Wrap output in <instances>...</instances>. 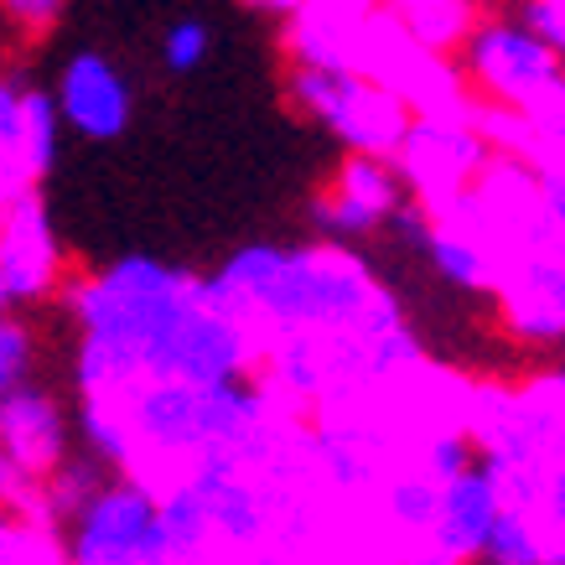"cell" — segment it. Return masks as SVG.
Masks as SVG:
<instances>
[{
	"mask_svg": "<svg viewBox=\"0 0 565 565\" xmlns=\"http://www.w3.org/2000/svg\"><path fill=\"white\" fill-rule=\"evenodd\" d=\"M78 394H109L140 379H213L249 374L259 363L255 332L203 286V275L125 255L73 291Z\"/></svg>",
	"mask_w": 565,
	"mask_h": 565,
	"instance_id": "6da1fadb",
	"label": "cell"
},
{
	"mask_svg": "<svg viewBox=\"0 0 565 565\" xmlns=\"http://www.w3.org/2000/svg\"><path fill=\"white\" fill-rule=\"evenodd\" d=\"M203 280L255 332V348L280 332L332 343L343 384L390 379L420 363V343L394 296L343 244H249Z\"/></svg>",
	"mask_w": 565,
	"mask_h": 565,
	"instance_id": "7a4b0ae2",
	"label": "cell"
},
{
	"mask_svg": "<svg viewBox=\"0 0 565 565\" xmlns=\"http://www.w3.org/2000/svg\"><path fill=\"white\" fill-rule=\"evenodd\" d=\"M275 426V390L249 369L213 384L188 379H140L109 394H84L78 436L94 457L130 472L151 488L156 467L167 462L177 482L203 451H239L255 462Z\"/></svg>",
	"mask_w": 565,
	"mask_h": 565,
	"instance_id": "3957f363",
	"label": "cell"
},
{
	"mask_svg": "<svg viewBox=\"0 0 565 565\" xmlns=\"http://www.w3.org/2000/svg\"><path fill=\"white\" fill-rule=\"evenodd\" d=\"M286 94H291V104L307 120L332 130L348 151H369V156H394L415 120L405 94L379 84L374 73H363L353 57L322 47H291Z\"/></svg>",
	"mask_w": 565,
	"mask_h": 565,
	"instance_id": "277c9868",
	"label": "cell"
},
{
	"mask_svg": "<svg viewBox=\"0 0 565 565\" xmlns=\"http://www.w3.org/2000/svg\"><path fill=\"white\" fill-rule=\"evenodd\" d=\"M451 57L462 84L509 120H534L565 94V57L550 52L519 17H478Z\"/></svg>",
	"mask_w": 565,
	"mask_h": 565,
	"instance_id": "5b68a950",
	"label": "cell"
},
{
	"mask_svg": "<svg viewBox=\"0 0 565 565\" xmlns=\"http://www.w3.org/2000/svg\"><path fill=\"white\" fill-rule=\"evenodd\" d=\"M57 530L68 565H177L156 493L130 472H109Z\"/></svg>",
	"mask_w": 565,
	"mask_h": 565,
	"instance_id": "8992f818",
	"label": "cell"
},
{
	"mask_svg": "<svg viewBox=\"0 0 565 565\" xmlns=\"http://www.w3.org/2000/svg\"><path fill=\"white\" fill-rule=\"evenodd\" d=\"M415 188L405 182L394 156L353 151L343 172L332 177L317 198H311V223L327 244H369L394 223V213L411 203Z\"/></svg>",
	"mask_w": 565,
	"mask_h": 565,
	"instance_id": "52a82bcc",
	"label": "cell"
},
{
	"mask_svg": "<svg viewBox=\"0 0 565 565\" xmlns=\"http://www.w3.org/2000/svg\"><path fill=\"white\" fill-rule=\"evenodd\" d=\"M488 156L493 151H488L482 130H472V125H462V120L415 115L405 140H399V151H394V161H399V172H405V182L415 188L420 203L451 213V203H457V198L472 188V177L488 167Z\"/></svg>",
	"mask_w": 565,
	"mask_h": 565,
	"instance_id": "ba28073f",
	"label": "cell"
},
{
	"mask_svg": "<svg viewBox=\"0 0 565 565\" xmlns=\"http://www.w3.org/2000/svg\"><path fill=\"white\" fill-rule=\"evenodd\" d=\"M503 503H509V478H503V467L488 446L478 441V457L457 472V478H446L436 488V519H430V550L446 555V561L467 565L478 555L482 534L493 530V519L503 514Z\"/></svg>",
	"mask_w": 565,
	"mask_h": 565,
	"instance_id": "9c48e42d",
	"label": "cell"
},
{
	"mask_svg": "<svg viewBox=\"0 0 565 565\" xmlns=\"http://www.w3.org/2000/svg\"><path fill=\"white\" fill-rule=\"evenodd\" d=\"M63 270V249L52 234V218L42 207V192H21L17 203L0 213V296L6 307H32L52 296Z\"/></svg>",
	"mask_w": 565,
	"mask_h": 565,
	"instance_id": "30bf717a",
	"label": "cell"
},
{
	"mask_svg": "<svg viewBox=\"0 0 565 565\" xmlns=\"http://www.w3.org/2000/svg\"><path fill=\"white\" fill-rule=\"evenodd\" d=\"M57 120L84 140H120L136 115V88L104 52H73L57 73Z\"/></svg>",
	"mask_w": 565,
	"mask_h": 565,
	"instance_id": "8fae6325",
	"label": "cell"
},
{
	"mask_svg": "<svg viewBox=\"0 0 565 565\" xmlns=\"http://www.w3.org/2000/svg\"><path fill=\"white\" fill-rule=\"evenodd\" d=\"M68 415L57 405V394H47L42 384H17L0 399V451L21 462L26 472L47 478L52 467L68 457Z\"/></svg>",
	"mask_w": 565,
	"mask_h": 565,
	"instance_id": "7c38bea8",
	"label": "cell"
},
{
	"mask_svg": "<svg viewBox=\"0 0 565 565\" xmlns=\"http://www.w3.org/2000/svg\"><path fill=\"white\" fill-rule=\"evenodd\" d=\"M379 17L426 57H451L478 21V0H384Z\"/></svg>",
	"mask_w": 565,
	"mask_h": 565,
	"instance_id": "4fadbf2b",
	"label": "cell"
},
{
	"mask_svg": "<svg viewBox=\"0 0 565 565\" xmlns=\"http://www.w3.org/2000/svg\"><path fill=\"white\" fill-rule=\"evenodd\" d=\"M545 561H561V540L545 530V519L534 514L530 503L509 498L467 565H545Z\"/></svg>",
	"mask_w": 565,
	"mask_h": 565,
	"instance_id": "5bb4252c",
	"label": "cell"
},
{
	"mask_svg": "<svg viewBox=\"0 0 565 565\" xmlns=\"http://www.w3.org/2000/svg\"><path fill=\"white\" fill-rule=\"evenodd\" d=\"M57 140H63V120H57V104L47 88L26 84V120H21V167L32 182L57 167Z\"/></svg>",
	"mask_w": 565,
	"mask_h": 565,
	"instance_id": "9a60e30c",
	"label": "cell"
},
{
	"mask_svg": "<svg viewBox=\"0 0 565 565\" xmlns=\"http://www.w3.org/2000/svg\"><path fill=\"white\" fill-rule=\"evenodd\" d=\"M0 514L21 519V524H42L52 530V514H47V482L26 472L21 462H11L6 451H0Z\"/></svg>",
	"mask_w": 565,
	"mask_h": 565,
	"instance_id": "2e32d148",
	"label": "cell"
},
{
	"mask_svg": "<svg viewBox=\"0 0 565 565\" xmlns=\"http://www.w3.org/2000/svg\"><path fill=\"white\" fill-rule=\"evenodd\" d=\"M436 488H441V482H430L426 472L394 478V482H390V493H384V509H390V519L399 524V530L426 534V530H430V519H436Z\"/></svg>",
	"mask_w": 565,
	"mask_h": 565,
	"instance_id": "e0dca14e",
	"label": "cell"
},
{
	"mask_svg": "<svg viewBox=\"0 0 565 565\" xmlns=\"http://www.w3.org/2000/svg\"><path fill=\"white\" fill-rule=\"evenodd\" d=\"M207 52H213V26L198 17L177 21V26H167V36H161V63H167L172 78H192V73L207 63Z\"/></svg>",
	"mask_w": 565,
	"mask_h": 565,
	"instance_id": "ac0fdd59",
	"label": "cell"
},
{
	"mask_svg": "<svg viewBox=\"0 0 565 565\" xmlns=\"http://www.w3.org/2000/svg\"><path fill=\"white\" fill-rule=\"evenodd\" d=\"M32 363H36L32 327L21 322L17 311H0V399L32 379Z\"/></svg>",
	"mask_w": 565,
	"mask_h": 565,
	"instance_id": "d6986e66",
	"label": "cell"
},
{
	"mask_svg": "<svg viewBox=\"0 0 565 565\" xmlns=\"http://www.w3.org/2000/svg\"><path fill=\"white\" fill-rule=\"evenodd\" d=\"M472 457H478V430H446V436H436V441L426 446L420 472H426L430 482H446V478H457Z\"/></svg>",
	"mask_w": 565,
	"mask_h": 565,
	"instance_id": "ffe728a7",
	"label": "cell"
},
{
	"mask_svg": "<svg viewBox=\"0 0 565 565\" xmlns=\"http://www.w3.org/2000/svg\"><path fill=\"white\" fill-rule=\"evenodd\" d=\"M21 120H26V84L0 73V161L11 167H21Z\"/></svg>",
	"mask_w": 565,
	"mask_h": 565,
	"instance_id": "44dd1931",
	"label": "cell"
},
{
	"mask_svg": "<svg viewBox=\"0 0 565 565\" xmlns=\"http://www.w3.org/2000/svg\"><path fill=\"white\" fill-rule=\"evenodd\" d=\"M514 17L524 21L550 52H561L565 57V0H519Z\"/></svg>",
	"mask_w": 565,
	"mask_h": 565,
	"instance_id": "7402d4cb",
	"label": "cell"
},
{
	"mask_svg": "<svg viewBox=\"0 0 565 565\" xmlns=\"http://www.w3.org/2000/svg\"><path fill=\"white\" fill-rule=\"evenodd\" d=\"M534 514L545 519V530L555 534V540H565V462L545 467L540 493H534Z\"/></svg>",
	"mask_w": 565,
	"mask_h": 565,
	"instance_id": "603a6c76",
	"label": "cell"
},
{
	"mask_svg": "<svg viewBox=\"0 0 565 565\" xmlns=\"http://www.w3.org/2000/svg\"><path fill=\"white\" fill-rule=\"evenodd\" d=\"M63 6H68V0H0V17L11 21V26H21V32L42 36L47 26H57Z\"/></svg>",
	"mask_w": 565,
	"mask_h": 565,
	"instance_id": "cb8c5ba5",
	"label": "cell"
},
{
	"mask_svg": "<svg viewBox=\"0 0 565 565\" xmlns=\"http://www.w3.org/2000/svg\"><path fill=\"white\" fill-rule=\"evenodd\" d=\"M534 130V140L545 146V161H565V94L555 104H545L534 120H524Z\"/></svg>",
	"mask_w": 565,
	"mask_h": 565,
	"instance_id": "d4e9b609",
	"label": "cell"
},
{
	"mask_svg": "<svg viewBox=\"0 0 565 565\" xmlns=\"http://www.w3.org/2000/svg\"><path fill=\"white\" fill-rule=\"evenodd\" d=\"M249 6H259V11H280V17H296V6H301V0H249Z\"/></svg>",
	"mask_w": 565,
	"mask_h": 565,
	"instance_id": "484cf974",
	"label": "cell"
},
{
	"mask_svg": "<svg viewBox=\"0 0 565 565\" xmlns=\"http://www.w3.org/2000/svg\"><path fill=\"white\" fill-rule=\"evenodd\" d=\"M411 565H457V561H446V555H436V550H430V555H420V561H411Z\"/></svg>",
	"mask_w": 565,
	"mask_h": 565,
	"instance_id": "4316f807",
	"label": "cell"
},
{
	"mask_svg": "<svg viewBox=\"0 0 565 565\" xmlns=\"http://www.w3.org/2000/svg\"><path fill=\"white\" fill-rule=\"evenodd\" d=\"M265 565H286V561H265Z\"/></svg>",
	"mask_w": 565,
	"mask_h": 565,
	"instance_id": "83f0119b",
	"label": "cell"
},
{
	"mask_svg": "<svg viewBox=\"0 0 565 565\" xmlns=\"http://www.w3.org/2000/svg\"><path fill=\"white\" fill-rule=\"evenodd\" d=\"M561 561H565V540H561Z\"/></svg>",
	"mask_w": 565,
	"mask_h": 565,
	"instance_id": "f1b7e54d",
	"label": "cell"
},
{
	"mask_svg": "<svg viewBox=\"0 0 565 565\" xmlns=\"http://www.w3.org/2000/svg\"><path fill=\"white\" fill-rule=\"evenodd\" d=\"M545 565H565V561H545Z\"/></svg>",
	"mask_w": 565,
	"mask_h": 565,
	"instance_id": "f546056e",
	"label": "cell"
}]
</instances>
